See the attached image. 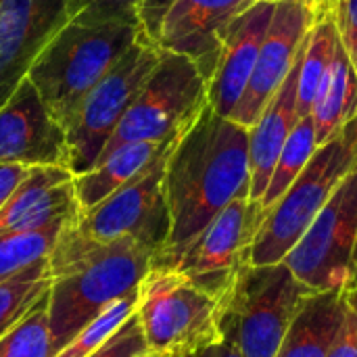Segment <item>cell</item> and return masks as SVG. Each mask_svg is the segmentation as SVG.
<instances>
[{
  "mask_svg": "<svg viewBox=\"0 0 357 357\" xmlns=\"http://www.w3.org/2000/svg\"><path fill=\"white\" fill-rule=\"evenodd\" d=\"M249 128L207 102L174 138L165 159L169 232L155 266H172L228 203L249 197Z\"/></svg>",
  "mask_w": 357,
  "mask_h": 357,
  "instance_id": "1",
  "label": "cell"
},
{
  "mask_svg": "<svg viewBox=\"0 0 357 357\" xmlns=\"http://www.w3.org/2000/svg\"><path fill=\"white\" fill-rule=\"evenodd\" d=\"M157 249L138 241L96 243L65 224L48 255V326L52 356L111 303L134 293L155 266Z\"/></svg>",
  "mask_w": 357,
  "mask_h": 357,
  "instance_id": "2",
  "label": "cell"
},
{
  "mask_svg": "<svg viewBox=\"0 0 357 357\" xmlns=\"http://www.w3.org/2000/svg\"><path fill=\"white\" fill-rule=\"evenodd\" d=\"M144 29L138 21L98 25L65 23L27 71L48 113L65 128L88 92L132 48Z\"/></svg>",
  "mask_w": 357,
  "mask_h": 357,
  "instance_id": "3",
  "label": "cell"
},
{
  "mask_svg": "<svg viewBox=\"0 0 357 357\" xmlns=\"http://www.w3.org/2000/svg\"><path fill=\"white\" fill-rule=\"evenodd\" d=\"M222 293L176 268L153 266L136 303L151 357H195L222 343Z\"/></svg>",
  "mask_w": 357,
  "mask_h": 357,
  "instance_id": "4",
  "label": "cell"
},
{
  "mask_svg": "<svg viewBox=\"0 0 357 357\" xmlns=\"http://www.w3.org/2000/svg\"><path fill=\"white\" fill-rule=\"evenodd\" d=\"M312 293L284 261L245 264L222 293V341L245 357H276L297 310Z\"/></svg>",
  "mask_w": 357,
  "mask_h": 357,
  "instance_id": "5",
  "label": "cell"
},
{
  "mask_svg": "<svg viewBox=\"0 0 357 357\" xmlns=\"http://www.w3.org/2000/svg\"><path fill=\"white\" fill-rule=\"evenodd\" d=\"M357 165V115L318 144L301 174L268 211L249 253L251 266L284 259L341 182Z\"/></svg>",
  "mask_w": 357,
  "mask_h": 357,
  "instance_id": "6",
  "label": "cell"
},
{
  "mask_svg": "<svg viewBox=\"0 0 357 357\" xmlns=\"http://www.w3.org/2000/svg\"><path fill=\"white\" fill-rule=\"evenodd\" d=\"M205 105L207 79L201 69L188 56L163 50L155 71L117 123L98 161L130 142L176 138Z\"/></svg>",
  "mask_w": 357,
  "mask_h": 357,
  "instance_id": "7",
  "label": "cell"
},
{
  "mask_svg": "<svg viewBox=\"0 0 357 357\" xmlns=\"http://www.w3.org/2000/svg\"><path fill=\"white\" fill-rule=\"evenodd\" d=\"M161 48L144 31L113 69L88 92L79 109L65 126L69 169L79 176L94 167L117 123L155 71Z\"/></svg>",
  "mask_w": 357,
  "mask_h": 357,
  "instance_id": "8",
  "label": "cell"
},
{
  "mask_svg": "<svg viewBox=\"0 0 357 357\" xmlns=\"http://www.w3.org/2000/svg\"><path fill=\"white\" fill-rule=\"evenodd\" d=\"M356 241L357 165L282 261L312 291L345 289L356 276Z\"/></svg>",
  "mask_w": 357,
  "mask_h": 357,
  "instance_id": "9",
  "label": "cell"
},
{
  "mask_svg": "<svg viewBox=\"0 0 357 357\" xmlns=\"http://www.w3.org/2000/svg\"><path fill=\"white\" fill-rule=\"evenodd\" d=\"M169 149L146 172L111 192L92 209L77 213L71 220V228L79 236L96 243H115L123 238L138 241L155 247L159 255L169 232V213L163 188Z\"/></svg>",
  "mask_w": 357,
  "mask_h": 357,
  "instance_id": "10",
  "label": "cell"
},
{
  "mask_svg": "<svg viewBox=\"0 0 357 357\" xmlns=\"http://www.w3.org/2000/svg\"><path fill=\"white\" fill-rule=\"evenodd\" d=\"M268 211L259 201L249 197L234 199L197 234L169 268L224 291L230 276L249 264L253 241Z\"/></svg>",
  "mask_w": 357,
  "mask_h": 357,
  "instance_id": "11",
  "label": "cell"
},
{
  "mask_svg": "<svg viewBox=\"0 0 357 357\" xmlns=\"http://www.w3.org/2000/svg\"><path fill=\"white\" fill-rule=\"evenodd\" d=\"M318 19L320 15L301 0H276L257 63L230 119L245 128H251L257 121L303 52L307 33Z\"/></svg>",
  "mask_w": 357,
  "mask_h": 357,
  "instance_id": "12",
  "label": "cell"
},
{
  "mask_svg": "<svg viewBox=\"0 0 357 357\" xmlns=\"http://www.w3.org/2000/svg\"><path fill=\"white\" fill-rule=\"evenodd\" d=\"M0 163L69 165L65 128L48 113L27 77L0 107Z\"/></svg>",
  "mask_w": 357,
  "mask_h": 357,
  "instance_id": "13",
  "label": "cell"
},
{
  "mask_svg": "<svg viewBox=\"0 0 357 357\" xmlns=\"http://www.w3.org/2000/svg\"><path fill=\"white\" fill-rule=\"evenodd\" d=\"M69 0H0V107L38 54L69 23Z\"/></svg>",
  "mask_w": 357,
  "mask_h": 357,
  "instance_id": "14",
  "label": "cell"
},
{
  "mask_svg": "<svg viewBox=\"0 0 357 357\" xmlns=\"http://www.w3.org/2000/svg\"><path fill=\"white\" fill-rule=\"evenodd\" d=\"M253 0H174L161 19L157 46L188 56L209 79L226 27Z\"/></svg>",
  "mask_w": 357,
  "mask_h": 357,
  "instance_id": "15",
  "label": "cell"
},
{
  "mask_svg": "<svg viewBox=\"0 0 357 357\" xmlns=\"http://www.w3.org/2000/svg\"><path fill=\"white\" fill-rule=\"evenodd\" d=\"M274 6L272 0H253L222 36L218 61L207 79V102L222 117H230L249 84Z\"/></svg>",
  "mask_w": 357,
  "mask_h": 357,
  "instance_id": "16",
  "label": "cell"
},
{
  "mask_svg": "<svg viewBox=\"0 0 357 357\" xmlns=\"http://www.w3.org/2000/svg\"><path fill=\"white\" fill-rule=\"evenodd\" d=\"M73 178L61 165L31 167L0 209V236L38 230L77 213Z\"/></svg>",
  "mask_w": 357,
  "mask_h": 357,
  "instance_id": "17",
  "label": "cell"
},
{
  "mask_svg": "<svg viewBox=\"0 0 357 357\" xmlns=\"http://www.w3.org/2000/svg\"><path fill=\"white\" fill-rule=\"evenodd\" d=\"M301 56L303 52L299 54L297 63L293 65L282 86L266 105L257 121L249 128V174H251L249 199L253 201H261L270 184L278 155L299 119L297 117V77H299Z\"/></svg>",
  "mask_w": 357,
  "mask_h": 357,
  "instance_id": "18",
  "label": "cell"
},
{
  "mask_svg": "<svg viewBox=\"0 0 357 357\" xmlns=\"http://www.w3.org/2000/svg\"><path fill=\"white\" fill-rule=\"evenodd\" d=\"M345 289L314 291L297 310L276 357H326L345 318Z\"/></svg>",
  "mask_w": 357,
  "mask_h": 357,
  "instance_id": "19",
  "label": "cell"
},
{
  "mask_svg": "<svg viewBox=\"0 0 357 357\" xmlns=\"http://www.w3.org/2000/svg\"><path fill=\"white\" fill-rule=\"evenodd\" d=\"M172 140L165 142H151V140H140V142H130L119 149H115L111 155L100 159L92 169L79 174L73 178L75 186V201L82 211L92 209L98 205L102 199H107L111 192L146 172L167 149Z\"/></svg>",
  "mask_w": 357,
  "mask_h": 357,
  "instance_id": "20",
  "label": "cell"
},
{
  "mask_svg": "<svg viewBox=\"0 0 357 357\" xmlns=\"http://www.w3.org/2000/svg\"><path fill=\"white\" fill-rule=\"evenodd\" d=\"M316 142H326L357 115V75L339 40L333 61L320 82L312 111Z\"/></svg>",
  "mask_w": 357,
  "mask_h": 357,
  "instance_id": "21",
  "label": "cell"
},
{
  "mask_svg": "<svg viewBox=\"0 0 357 357\" xmlns=\"http://www.w3.org/2000/svg\"><path fill=\"white\" fill-rule=\"evenodd\" d=\"M339 44V31L335 23V15H322L307 33L305 50L299 65L297 77V117H305L312 111L316 92L320 82L333 61L335 48Z\"/></svg>",
  "mask_w": 357,
  "mask_h": 357,
  "instance_id": "22",
  "label": "cell"
},
{
  "mask_svg": "<svg viewBox=\"0 0 357 357\" xmlns=\"http://www.w3.org/2000/svg\"><path fill=\"white\" fill-rule=\"evenodd\" d=\"M316 149H318V142H316L314 119H312V115H305V117L297 119L293 132L289 134V138L278 155L270 184L259 201L266 211H270L276 205V201L287 192V188L301 174V169L305 167V163L310 161V157L314 155Z\"/></svg>",
  "mask_w": 357,
  "mask_h": 357,
  "instance_id": "23",
  "label": "cell"
},
{
  "mask_svg": "<svg viewBox=\"0 0 357 357\" xmlns=\"http://www.w3.org/2000/svg\"><path fill=\"white\" fill-rule=\"evenodd\" d=\"M79 213V211H77ZM77 213L61 218L44 228L29 230V232H15L0 236V282L17 276L19 272L27 270L40 259H46L56 245L59 234L63 232L65 224L73 220Z\"/></svg>",
  "mask_w": 357,
  "mask_h": 357,
  "instance_id": "24",
  "label": "cell"
},
{
  "mask_svg": "<svg viewBox=\"0 0 357 357\" xmlns=\"http://www.w3.org/2000/svg\"><path fill=\"white\" fill-rule=\"evenodd\" d=\"M50 284L52 274L48 257L0 282V337L31 310V305L50 289Z\"/></svg>",
  "mask_w": 357,
  "mask_h": 357,
  "instance_id": "25",
  "label": "cell"
},
{
  "mask_svg": "<svg viewBox=\"0 0 357 357\" xmlns=\"http://www.w3.org/2000/svg\"><path fill=\"white\" fill-rule=\"evenodd\" d=\"M48 291L8 333L0 337V357H52Z\"/></svg>",
  "mask_w": 357,
  "mask_h": 357,
  "instance_id": "26",
  "label": "cell"
},
{
  "mask_svg": "<svg viewBox=\"0 0 357 357\" xmlns=\"http://www.w3.org/2000/svg\"><path fill=\"white\" fill-rule=\"evenodd\" d=\"M136 303H138V289L111 303L98 318H94L88 326H84L52 357H88L90 354H94L136 312Z\"/></svg>",
  "mask_w": 357,
  "mask_h": 357,
  "instance_id": "27",
  "label": "cell"
},
{
  "mask_svg": "<svg viewBox=\"0 0 357 357\" xmlns=\"http://www.w3.org/2000/svg\"><path fill=\"white\" fill-rule=\"evenodd\" d=\"M140 0H69V21L98 25L109 21H138Z\"/></svg>",
  "mask_w": 357,
  "mask_h": 357,
  "instance_id": "28",
  "label": "cell"
},
{
  "mask_svg": "<svg viewBox=\"0 0 357 357\" xmlns=\"http://www.w3.org/2000/svg\"><path fill=\"white\" fill-rule=\"evenodd\" d=\"M88 357H151L136 312Z\"/></svg>",
  "mask_w": 357,
  "mask_h": 357,
  "instance_id": "29",
  "label": "cell"
},
{
  "mask_svg": "<svg viewBox=\"0 0 357 357\" xmlns=\"http://www.w3.org/2000/svg\"><path fill=\"white\" fill-rule=\"evenodd\" d=\"M345 318L326 357H357V278L345 287Z\"/></svg>",
  "mask_w": 357,
  "mask_h": 357,
  "instance_id": "30",
  "label": "cell"
},
{
  "mask_svg": "<svg viewBox=\"0 0 357 357\" xmlns=\"http://www.w3.org/2000/svg\"><path fill=\"white\" fill-rule=\"evenodd\" d=\"M335 23L339 40L357 75V0H335Z\"/></svg>",
  "mask_w": 357,
  "mask_h": 357,
  "instance_id": "31",
  "label": "cell"
},
{
  "mask_svg": "<svg viewBox=\"0 0 357 357\" xmlns=\"http://www.w3.org/2000/svg\"><path fill=\"white\" fill-rule=\"evenodd\" d=\"M172 2L174 0H140V6H138V23H140V27L144 29V33L149 38H153V40L157 38L161 19L167 13V8L172 6Z\"/></svg>",
  "mask_w": 357,
  "mask_h": 357,
  "instance_id": "32",
  "label": "cell"
},
{
  "mask_svg": "<svg viewBox=\"0 0 357 357\" xmlns=\"http://www.w3.org/2000/svg\"><path fill=\"white\" fill-rule=\"evenodd\" d=\"M29 169L31 167L19 163H0V209L15 192V188L23 182V178L29 174Z\"/></svg>",
  "mask_w": 357,
  "mask_h": 357,
  "instance_id": "33",
  "label": "cell"
},
{
  "mask_svg": "<svg viewBox=\"0 0 357 357\" xmlns=\"http://www.w3.org/2000/svg\"><path fill=\"white\" fill-rule=\"evenodd\" d=\"M195 357H245V356H243L238 349H234L230 343L222 341V343H218V345H211V347H207L205 351L197 354Z\"/></svg>",
  "mask_w": 357,
  "mask_h": 357,
  "instance_id": "34",
  "label": "cell"
},
{
  "mask_svg": "<svg viewBox=\"0 0 357 357\" xmlns=\"http://www.w3.org/2000/svg\"><path fill=\"white\" fill-rule=\"evenodd\" d=\"M272 2H276V0H272ZM301 2H305L307 6H312L320 17L333 13V8H335V0H301Z\"/></svg>",
  "mask_w": 357,
  "mask_h": 357,
  "instance_id": "35",
  "label": "cell"
},
{
  "mask_svg": "<svg viewBox=\"0 0 357 357\" xmlns=\"http://www.w3.org/2000/svg\"><path fill=\"white\" fill-rule=\"evenodd\" d=\"M354 270H356V276H354V278H357V241H356V251H354Z\"/></svg>",
  "mask_w": 357,
  "mask_h": 357,
  "instance_id": "36",
  "label": "cell"
}]
</instances>
